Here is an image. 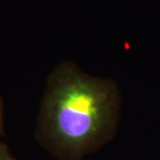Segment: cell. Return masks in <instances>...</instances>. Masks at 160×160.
<instances>
[{"label": "cell", "mask_w": 160, "mask_h": 160, "mask_svg": "<svg viewBox=\"0 0 160 160\" xmlns=\"http://www.w3.org/2000/svg\"><path fill=\"white\" fill-rule=\"evenodd\" d=\"M118 113L119 94L112 82L65 62L48 80L39 132L52 152L67 160H80L109 137Z\"/></svg>", "instance_id": "1"}, {"label": "cell", "mask_w": 160, "mask_h": 160, "mask_svg": "<svg viewBox=\"0 0 160 160\" xmlns=\"http://www.w3.org/2000/svg\"><path fill=\"white\" fill-rule=\"evenodd\" d=\"M0 160H16L8 148V146L2 143L1 142H0Z\"/></svg>", "instance_id": "2"}, {"label": "cell", "mask_w": 160, "mask_h": 160, "mask_svg": "<svg viewBox=\"0 0 160 160\" xmlns=\"http://www.w3.org/2000/svg\"><path fill=\"white\" fill-rule=\"evenodd\" d=\"M4 131V114H3V103L0 99V135L3 134Z\"/></svg>", "instance_id": "3"}]
</instances>
